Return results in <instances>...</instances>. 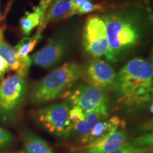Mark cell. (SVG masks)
I'll return each mask as SVG.
<instances>
[{
    "mask_svg": "<svg viewBox=\"0 0 153 153\" xmlns=\"http://www.w3.org/2000/svg\"><path fill=\"white\" fill-rule=\"evenodd\" d=\"M108 41L106 57L117 62L143 41L152 22L150 9L143 2H134L107 11L101 16Z\"/></svg>",
    "mask_w": 153,
    "mask_h": 153,
    "instance_id": "cell-1",
    "label": "cell"
},
{
    "mask_svg": "<svg viewBox=\"0 0 153 153\" xmlns=\"http://www.w3.org/2000/svg\"><path fill=\"white\" fill-rule=\"evenodd\" d=\"M118 104L128 108L137 109L152 101L153 69L143 58L132 59L116 74L114 86Z\"/></svg>",
    "mask_w": 153,
    "mask_h": 153,
    "instance_id": "cell-2",
    "label": "cell"
},
{
    "mask_svg": "<svg viewBox=\"0 0 153 153\" xmlns=\"http://www.w3.org/2000/svg\"><path fill=\"white\" fill-rule=\"evenodd\" d=\"M82 66L68 62L48 74L34 86L30 94V101L39 104L62 97L82 77Z\"/></svg>",
    "mask_w": 153,
    "mask_h": 153,
    "instance_id": "cell-3",
    "label": "cell"
},
{
    "mask_svg": "<svg viewBox=\"0 0 153 153\" xmlns=\"http://www.w3.org/2000/svg\"><path fill=\"white\" fill-rule=\"evenodd\" d=\"M70 108L65 102L57 103L36 111L34 118L38 125L53 136L67 139L72 132L69 117Z\"/></svg>",
    "mask_w": 153,
    "mask_h": 153,
    "instance_id": "cell-4",
    "label": "cell"
},
{
    "mask_svg": "<svg viewBox=\"0 0 153 153\" xmlns=\"http://www.w3.org/2000/svg\"><path fill=\"white\" fill-rule=\"evenodd\" d=\"M27 91L25 79L14 74L0 82V118L9 121L14 117Z\"/></svg>",
    "mask_w": 153,
    "mask_h": 153,
    "instance_id": "cell-5",
    "label": "cell"
},
{
    "mask_svg": "<svg viewBox=\"0 0 153 153\" xmlns=\"http://www.w3.org/2000/svg\"><path fill=\"white\" fill-rule=\"evenodd\" d=\"M83 52L86 56L99 58L106 56L108 51V41L106 26L102 18L91 16L87 19L82 36Z\"/></svg>",
    "mask_w": 153,
    "mask_h": 153,
    "instance_id": "cell-6",
    "label": "cell"
},
{
    "mask_svg": "<svg viewBox=\"0 0 153 153\" xmlns=\"http://www.w3.org/2000/svg\"><path fill=\"white\" fill-rule=\"evenodd\" d=\"M67 104L84 112H90L108 108V99L104 91L90 85L72 87L62 96Z\"/></svg>",
    "mask_w": 153,
    "mask_h": 153,
    "instance_id": "cell-7",
    "label": "cell"
},
{
    "mask_svg": "<svg viewBox=\"0 0 153 153\" xmlns=\"http://www.w3.org/2000/svg\"><path fill=\"white\" fill-rule=\"evenodd\" d=\"M71 33H61L50 38L41 50L30 57L36 65L43 68H49L63 60L72 44Z\"/></svg>",
    "mask_w": 153,
    "mask_h": 153,
    "instance_id": "cell-8",
    "label": "cell"
},
{
    "mask_svg": "<svg viewBox=\"0 0 153 153\" xmlns=\"http://www.w3.org/2000/svg\"><path fill=\"white\" fill-rule=\"evenodd\" d=\"M82 77L88 85L105 91L114 88L116 73L106 61L94 58L82 66Z\"/></svg>",
    "mask_w": 153,
    "mask_h": 153,
    "instance_id": "cell-9",
    "label": "cell"
},
{
    "mask_svg": "<svg viewBox=\"0 0 153 153\" xmlns=\"http://www.w3.org/2000/svg\"><path fill=\"white\" fill-rule=\"evenodd\" d=\"M128 133L120 129L87 144L78 145L70 148V153H107L119 148L127 141Z\"/></svg>",
    "mask_w": 153,
    "mask_h": 153,
    "instance_id": "cell-10",
    "label": "cell"
},
{
    "mask_svg": "<svg viewBox=\"0 0 153 153\" xmlns=\"http://www.w3.org/2000/svg\"><path fill=\"white\" fill-rule=\"evenodd\" d=\"M125 122L118 116L108 117L99 121L87 135L78 139L79 145L87 144L120 129H124Z\"/></svg>",
    "mask_w": 153,
    "mask_h": 153,
    "instance_id": "cell-11",
    "label": "cell"
},
{
    "mask_svg": "<svg viewBox=\"0 0 153 153\" xmlns=\"http://www.w3.org/2000/svg\"><path fill=\"white\" fill-rule=\"evenodd\" d=\"M0 56L8 64L10 70L16 71L18 75L24 76L28 73V69L31 65V59L28 56L20 57L16 50L5 42L0 44Z\"/></svg>",
    "mask_w": 153,
    "mask_h": 153,
    "instance_id": "cell-12",
    "label": "cell"
},
{
    "mask_svg": "<svg viewBox=\"0 0 153 153\" xmlns=\"http://www.w3.org/2000/svg\"><path fill=\"white\" fill-rule=\"evenodd\" d=\"M72 10L71 0H53L49 6L45 16L41 19L38 31L43 33V30L50 22L61 18H68Z\"/></svg>",
    "mask_w": 153,
    "mask_h": 153,
    "instance_id": "cell-13",
    "label": "cell"
},
{
    "mask_svg": "<svg viewBox=\"0 0 153 153\" xmlns=\"http://www.w3.org/2000/svg\"><path fill=\"white\" fill-rule=\"evenodd\" d=\"M109 117L108 108H101L90 112H85L83 120L72 124V131L77 134L79 137L87 135L98 122Z\"/></svg>",
    "mask_w": 153,
    "mask_h": 153,
    "instance_id": "cell-14",
    "label": "cell"
},
{
    "mask_svg": "<svg viewBox=\"0 0 153 153\" xmlns=\"http://www.w3.org/2000/svg\"><path fill=\"white\" fill-rule=\"evenodd\" d=\"M22 141L26 153H56L46 141L28 130L23 131Z\"/></svg>",
    "mask_w": 153,
    "mask_h": 153,
    "instance_id": "cell-15",
    "label": "cell"
},
{
    "mask_svg": "<svg viewBox=\"0 0 153 153\" xmlns=\"http://www.w3.org/2000/svg\"><path fill=\"white\" fill-rule=\"evenodd\" d=\"M43 16V13L38 7L33 9V12L26 11L24 16L20 19V24L23 33L25 35H29L33 28L39 26Z\"/></svg>",
    "mask_w": 153,
    "mask_h": 153,
    "instance_id": "cell-16",
    "label": "cell"
},
{
    "mask_svg": "<svg viewBox=\"0 0 153 153\" xmlns=\"http://www.w3.org/2000/svg\"><path fill=\"white\" fill-rule=\"evenodd\" d=\"M41 33L37 31L35 35L32 37L24 38L22 41H20L18 44L15 46L14 49L16 50L17 54L20 57L28 56V55L33 51L36 44L41 40Z\"/></svg>",
    "mask_w": 153,
    "mask_h": 153,
    "instance_id": "cell-17",
    "label": "cell"
},
{
    "mask_svg": "<svg viewBox=\"0 0 153 153\" xmlns=\"http://www.w3.org/2000/svg\"><path fill=\"white\" fill-rule=\"evenodd\" d=\"M107 153H152V147H142L134 144L133 142H126Z\"/></svg>",
    "mask_w": 153,
    "mask_h": 153,
    "instance_id": "cell-18",
    "label": "cell"
},
{
    "mask_svg": "<svg viewBox=\"0 0 153 153\" xmlns=\"http://www.w3.org/2000/svg\"><path fill=\"white\" fill-rule=\"evenodd\" d=\"M14 142V135L10 132L0 127V151L8 148Z\"/></svg>",
    "mask_w": 153,
    "mask_h": 153,
    "instance_id": "cell-19",
    "label": "cell"
},
{
    "mask_svg": "<svg viewBox=\"0 0 153 153\" xmlns=\"http://www.w3.org/2000/svg\"><path fill=\"white\" fill-rule=\"evenodd\" d=\"M103 9V6L100 4H93L91 1H87L80 6L77 10L76 11V14H84L87 13L92 12V11L101 10Z\"/></svg>",
    "mask_w": 153,
    "mask_h": 153,
    "instance_id": "cell-20",
    "label": "cell"
},
{
    "mask_svg": "<svg viewBox=\"0 0 153 153\" xmlns=\"http://www.w3.org/2000/svg\"><path fill=\"white\" fill-rule=\"evenodd\" d=\"M133 143L138 146L152 147V133H146L137 137L133 140Z\"/></svg>",
    "mask_w": 153,
    "mask_h": 153,
    "instance_id": "cell-21",
    "label": "cell"
},
{
    "mask_svg": "<svg viewBox=\"0 0 153 153\" xmlns=\"http://www.w3.org/2000/svg\"><path fill=\"white\" fill-rule=\"evenodd\" d=\"M9 70H10V68L9 67L8 64L0 56V79H3L4 74L9 71Z\"/></svg>",
    "mask_w": 153,
    "mask_h": 153,
    "instance_id": "cell-22",
    "label": "cell"
},
{
    "mask_svg": "<svg viewBox=\"0 0 153 153\" xmlns=\"http://www.w3.org/2000/svg\"><path fill=\"white\" fill-rule=\"evenodd\" d=\"M72 3V10L69 15V17H71L74 15H75L76 11L77 10V9L81 6L82 4H84L86 1H90V0H71Z\"/></svg>",
    "mask_w": 153,
    "mask_h": 153,
    "instance_id": "cell-23",
    "label": "cell"
},
{
    "mask_svg": "<svg viewBox=\"0 0 153 153\" xmlns=\"http://www.w3.org/2000/svg\"><path fill=\"white\" fill-rule=\"evenodd\" d=\"M53 1V0H41V1H40L39 5H38V7H39L40 9L42 11V12L43 13L44 16H45L49 6L51 4V3H52Z\"/></svg>",
    "mask_w": 153,
    "mask_h": 153,
    "instance_id": "cell-24",
    "label": "cell"
},
{
    "mask_svg": "<svg viewBox=\"0 0 153 153\" xmlns=\"http://www.w3.org/2000/svg\"><path fill=\"white\" fill-rule=\"evenodd\" d=\"M0 153H26L24 150L22 151H0Z\"/></svg>",
    "mask_w": 153,
    "mask_h": 153,
    "instance_id": "cell-25",
    "label": "cell"
},
{
    "mask_svg": "<svg viewBox=\"0 0 153 153\" xmlns=\"http://www.w3.org/2000/svg\"><path fill=\"white\" fill-rule=\"evenodd\" d=\"M3 40V29H0V44L1 43Z\"/></svg>",
    "mask_w": 153,
    "mask_h": 153,
    "instance_id": "cell-26",
    "label": "cell"
},
{
    "mask_svg": "<svg viewBox=\"0 0 153 153\" xmlns=\"http://www.w3.org/2000/svg\"><path fill=\"white\" fill-rule=\"evenodd\" d=\"M0 19H1V12H0Z\"/></svg>",
    "mask_w": 153,
    "mask_h": 153,
    "instance_id": "cell-27",
    "label": "cell"
}]
</instances>
